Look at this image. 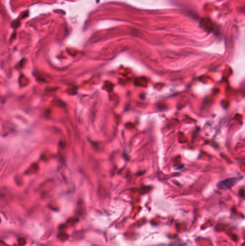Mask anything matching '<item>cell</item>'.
<instances>
[{
    "instance_id": "cell-1",
    "label": "cell",
    "mask_w": 245,
    "mask_h": 246,
    "mask_svg": "<svg viewBox=\"0 0 245 246\" xmlns=\"http://www.w3.org/2000/svg\"><path fill=\"white\" fill-rule=\"evenodd\" d=\"M241 178H242V177H234L227 178V179L224 180V181H221V182L217 184V186L220 189H228L232 188L233 186H234Z\"/></svg>"
}]
</instances>
